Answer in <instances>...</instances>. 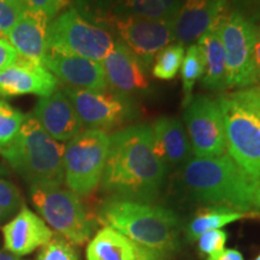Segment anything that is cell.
I'll list each match as a JSON object with an SVG mask.
<instances>
[{"label":"cell","mask_w":260,"mask_h":260,"mask_svg":"<svg viewBox=\"0 0 260 260\" xmlns=\"http://www.w3.org/2000/svg\"><path fill=\"white\" fill-rule=\"evenodd\" d=\"M65 146L51 138L32 115H27L18 135L0 151L30 187H60L64 182Z\"/></svg>","instance_id":"cell-4"},{"label":"cell","mask_w":260,"mask_h":260,"mask_svg":"<svg viewBox=\"0 0 260 260\" xmlns=\"http://www.w3.org/2000/svg\"><path fill=\"white\" fill-rule=\"evenodd\" d=\"M182 74V89H183V106L189 105L193 99V88L198 80L204 75V60L201 51L198 44L188 46L184 53L181 67Z\"/></svg>","instance_id":"cell-25"},{"label":"cell","mask_w":260,"mask_h":260,"mask_svg":"<svg viewBox=\"0 0 260 260\" xmlns=\"http://www.w3.org/2000/svg\"><path fill=\"white\" fill-rule=\"evenodd\" d=\"M183 0H81V11L100 25L113 18L136 17L174 21Z\"/></svg>","instance_id":"cell-13"},{"label":"cell","mask_w":260,"mask_h":260,"mask_svg":"<svg viewBox=\"0 0 260 260\" xmlns=\"http://www.w3.org/2000/svg\"><path fill=\"white\" fill-rule=\"evenodd\" d=\"M107 88L112 93L132 98L144 94L149 88V80L146 74L147 68L123 44L115 40L112 50L102 61Z\"/></svg>","instance_id":"cell-14"},{"label":"cell","mask_w":260,"mask_h":260,"mask_svg":"<svg viewBox=\"0 0 260 260\" xmlns=\"http://www.w3.org/2000/svg\"><path fill=\"white\" fill-rule=\"evenodd\" d=\"M243 105H246L248 109H251L253 112L260 117V87L252 86L248 88L237 89L235 92L230 94Z\"/></svg>","instance_id":"cell-32"},{"label":"cell","mask_w":260,"mask_h":260,"mask_svg":"<svg viewBox=\"0 0 260 260\" xmlns=\"http://www.w3.org/2000/svg\"><path fill=\"white\" fill-rule=\"evenodd\" d=\"M248 217H260L256 212H241L225 206H205L198 211L195 216L188 223L186 236L188 241H197L203 234L218 230Z\"/></svg>","instance_id":"cell-24"},{"label":"cell","mask_w":260,"mask_h":260,"mask_svg":"<svg viewBox=\"0 0 260 260\" xmlns=\"http://www.w3.org/2000/svg\"><path fill=\"white\" fill-rule=\"evenodd\" d=\"M65 95L69 98L75 111L88 129H116L135 116L132 98L106 90H90L65 87Z\"/></svg>","instance_id":"cell-11"},{"label":"cell","mask_w":260,"mask_h":260,"mask_svg":"<svg viewBox=\"0 0 260 260\" xmlns=\"http://www.w3.org/2000/svg\"><path fill=\"white\" fill-rule=\"evenodd\" d=\"M154 152L167 170L182 168L193 158L183 123L175 117H160L151 125Z\"/></svg>","instance_id":"cell-21"},{"label":"cell","mask_w":260,"mask_h":260,"mask_svg":"<svg viewBox=\"0 0 260 260\" xmlns=\"http://www.w3.org/2000/svg\"><path fill=\"white\" fill-rule=\"evenodd\" d=\"M228 0H183L174 19L175 40L191 45L226 14Z\"/></svg>","instance_id":"cell-18"},{"label":"cell","mask_w":260,"mask_h":260,"mask_svg":"<svg viewBox=\"0 0 260 260\" xmlns=\"http://www.w3.org/2000/svg\"><path fill=\"white\" fill-rule=\"evenodd\" d=\"M23 2L28 9L42 12L52 19L60 11L67 0H23Z\"/></svg>","instance_id":"cell-33"},{"label":"cell","mask_w":260,"mask_h":260,"mask_svg":"<svg viewBox=\"0 0 260 260\" xmlns=\"http://www.w3.org/2000/svg\"><path fill=\"white\" fill-rule=\"evenodd\" d=\"M183 119L195 158H214L226 151L225 126L217 100L193 96L186 106Z\"/></svg>","instance_id":"cell-12"},{"label":"cell","mask_w":260,"mask_h":260,"mask_svg":"<svg viewBox=\"0 0 260 260\" xmlns=\"http://www.w3.org/2000/svg\"><path fill=\"white\" fill-rule=\"evenodd\" d=\"M219 21L198 40L204 60L201 83L206 89L214 92H223L226 88V57L220 38Z\"/></svg>","instance_id":"cell-23"},{"label":"cell","mask_w":260,"mask_h":260,"mask_svg":"<svg viewBox=\"0 0 260 260\" xmlns=\"http://www.w3.org/2000/svg\"><path fill=\"white\" fill-rule=\"evenodd\" d=\"M207 260H245L242 253L237 249L228 248L223 249L218 253H214L212 255H209Z\"/></svg>","instance_id":"cell-36"},{"label":"cell","mask_w":260,"mask_h":260,"mask_svg":"<svg viewBox=\"0 0 260 260\" xmlns=\"http://www.w3.org/2000/svg\"><path fill=\"white\" fill-rule=\"evenodd\" d=\"M254 211L260 216V186L258 187L254 195Z\"/></svg>","instance_id":"cell-38"},{"label":"cell","mask_w":260,"mask_h":260,"mask_svg":"<svg viewBox=\"0 0 260 260\" xmlns=\"http://www.w3.org/2000/svg\"><path fill=\"white\" fill-rule=\"evenodd\" d=\"M167 172L154 152L151 125H130L110 135L109 154L100 183L111 198L152 204L159 195Z\"/></svg>","instance_id":"cell-1"},{"label":"cell","mask_w":260,"mask_h":260,"mask_svg":"<svg viewBox=\"0 0 260 260\" xmlns=\"http://www.w3.org/2000/svg\"><path fill=\"white\" fill-rule=\"evenodd\" d=\"M57 88L58 79L44 64L22 57L0 73V96L35 94L42 98L50 95Z\"/></svg>","instance_id":"cell-15"},{"label":"cell","mask_w":260,"mask_h":260,"mask_svg":"<svg viewBox=\"0 0 260 260\" xmlns=\"http://www.w3.org/2000/svg\"><path fill=\"white\" fill-rule=\"evenodd\" d=\"M256 25L242 12H226L219 31L226 57V88L243 89L255 84L253 68Z\"/></svg>","instance_id":"cell-9"},{"label":"cell","mask_w":260,"mask_h":260,"mask_svg":"<svg viewBox=\"0 0 260 260\" xmlns=\"http://www.w3.org/2000/svg\"><path fill=\"white\" fill-rule=\"evenodd\" d=\"M53 236L45 220L25 206L3 228L5 249L17 256L30 254L47 245Z\"/></svg>","instance_id":"cell-19"},{"label":"cell","mask_w":260,"mask_h":260,"mask_svg":"<svg viewBox=\"0 0 260 260\" xmlns=\"http://www.w3.org/2000/svg\"><path fill=\"white\" fill-rule=\"evenodd\" d=\"M0 207L8 216L18 213L23 207V198L12 182L0 178Z\"/></svg>","instance_id":"cell-30"},{"label":"cell","mask_w":260,"mask_h":260,"mask_svg":"<svg viewBox=\"0 0 260 260\" xmlns=\"http://www.w3.org/2000/svg\"><path fill=\"white\" fill-rule=\"evenodd\" d=\"M110 147L106 132L87 129L68 142L64 149V182L69 190L87 197L102 182Z\"/></svg>","instance_id":"cell-6"},{"label":"cell","mask_w":260,"mask_h":260,"mask_svg":"<svg viewBox=\"0 0 260 260\" xmlns=\"http://www.w3.org/2000/svg\"><path fill=\"white\" fill-rule=\"evenodd\" d=\"M255 2H256V3H258V4L260 5V0H255Z\"/></svg>","instance_id":"cell-42"},{"label":"cell","mask_w":260,"mask_h":260,"mask_svg":"<svg viewBox=\"0 0 260 260\" xmlns=\"http://www.w3.org/2000/svg\"><path fill=\"white\" fill-rule=\"evenodd\" d=\"M76 251L70 242L63 237L53 236L47 245L44 246L37 260H77Z\"/></svg>","instance_id":"cell-28"},{"label":"cell","mask_w":260,"mask_h":260,"mask_svg":"<svg viewBox=\"0 0 260 260\" xmlns=\"http://www.w3.org/2000/svg\"><path fill=\"white\" fill-rule=\"evenodd\" d=\"M27 9L23 0H0V34H8Z\"/></svg>","instance_id":"cell-29"},{"label":"cell","mask_w":260,"mask_h":260,"mask_svg":"<svg viewBox=\"0 0 260 260\" xmlns=\"http://www.w3.org/2000/svg\"><path fill=\"white\" fill-rule=\"evenodd\" d=\"M217 103L225 126L228 154L260 183V117L230 94L220 95Z\"/></svg>","instance_id":"cell-8"},{"label":"cell","mask_w":260,"mask_h":260,"mask_svg":"<svg viewBox=\"0 0 260 260\" xmlns=\"http://www.w3.org/2000/svg\"><path fill=\"white\" fill-rule=\"evenodd\" d=\"M99 220L139 245L164 254L180 248V218L167 207L110 198L99 210Z\"/></svg>","instance_id":"cell-3"},{"label":"cell","mask_w":260,"mask_h":260,"mask_svg":"<svg viewBox=\"0 0 260 260\" xmlns=\"http://www.w3.org/2000/svg\"><path fill=\"white\" fill-rule=\"evenodd\" d=\"M254 260H260V254H259V255H258V256H256V258H255V259H254Z\"/></svg>","instance_id":"cell-41"},{"label":"cell","mask_w":260,"mask_h":260,"mask_svg":"<svg viewBox=\"0 0 260 260\" xmlns=\"http://www.w3.org/2000/svg\"><path fill=\"white\" fill-rule=\"evenodd\" d=\"M51 19L42 12L27 9L6 39L19 57L42 64L47 51V30Z\"/></svg>","instance_id":"cell-22"},{"label":"cell","mask_w":260,"mask_h":260,"mask_svg":"<svg viewBox=\"0 0 260 260\" xmlns=\"http://www.w3.org/2000/svg\"><path fill=\"white\" fill-rule=\"evenodd\" d=\"M30 198L45 223L60 237L77 246L88 241L94 224L79 195L61 187H30Z\"/></svg>","instance_id":"cell-7"},{"label":"cell","mask_w":260,"mask_h":260,"mask_svg":"<svg viewBox=\"0 0 260 260\" xmlns=\"http://www.w3.org/2000/svg\"><path fill=\"white\" fill-rule=\"evenodd\" d=\"M19 54L5 38H0V73L18 60Z\"/></svg>","instance_id":"cell-34"},{"label":"cell","mask_w":260,"mask_h":260,"mask_svg":"<svg viewBox=\"0 0 260 260\" xmlns=\"http://www.w3.org/2000/svg\"><path fill=\"white\" fill-rule=\"evenodd\" d=\"M42 129L57 141H70L83 132V124L63 89L38 100L31 113Z\"/></svg>","instance_id":"cell-17"},{"label":"cell","mask_w":260,"mask_h":260,"mask_svg":"<svg viewBox=\"0 0 260 260\" xmlns=\"http://www.w3.org/2000/svg\"><path fill=\"white\" fill-rule=\"evenodd\" d=\"M0 260H22V259L8 251H0Z\"/></svg>","instance_id":"cell-37"},{"label":"cell","mask_w":260,"mask_h":260,"mask_svg":"<svg viewBox=\"0 0 260 260\" xmlns=\"http://www.w3.org/2000/svg\"><path fill=\"white\" fill-rule=\"evenodd\" d=\"M25 116L5 100H0V151L18 135Z\"/></svg>","instance_id":"cell-27"},{"label":"cell","mask_w":260,"mask_h":260,"mask_svg":"<svg viewBox=\"0 0 260 260\" xmlns=\"http://www.w3.org/2000/svg\"><path fill=\"white\" fill-rule=\"evenodd\" d=\"M180 183L187 197L195 203L225 206L241 212H253L254 195L260 186L229 154L193 157L180 169Z\"/></svg>","instance_id":"cell-2"},{"label":"cell","mask_w":260,"mask_h":260,"mask_svg":"<svg viewBox=\"0 0 260 260\" xmlns=\"http://www.w3.org/2000/svg\"><path fill=\"white\" fill-rule=\"evenodd\" d=\"M8 218H9L8 213H6L5 211L3 210L2 207H0V223H3V222H4L5 219H8Z\"/></svg>","instance_id":"cell-39"},{"label":"cell","mask_w":260,"mask_h":260,"mask_svg":"<svg viewBox=\"0 0 260 260\" xmlns=\"http://www.w3.org/2000/svg\"><path fill=\"white\" fill-rule=\"evenodd\" d=\"M228 241V233L225 230H211L198 237V248L203 254L212 255L225 249V243Z\"/></svg>","instance_id":"cell-31"},{"label":"cell","mask_w":260,"mask_h":260,"mask_svg":"<svg viewBox=\"0 0 260 260\" xmlns=\"http://www.w3.org/2000/svg\"><path fill=\"white\" fill-rule=\"evenodd\" d=\"M115 39L87 19L77 9H69L52 19L47 30V50L102 61L112 50Z\"/></svg>","instance_id":"cell-5"},{"label":"cell","mask_w":260,"mask_h":260,"mask_svg":"<svg viewBox=\"0 0 260 260\" xmlns=\"http://www.w3.org/2000/svg\"><path fill=\"white\" fill-rule=\"evenodd\" d=\"M42 64L68 87L90 90H106L103 64L79 56L46 51Z\"/></svg>","instance_id":"cell-16"},{"label":"cell","mask_w":260,"mask_h":260,"mask_svg":"<svg viewBox=\"0 0 260 260\" xmlns=\"http://www.w3.org/2000/svg\"><path fill=\"white\" fill-rule=\"evenodd\" d=\"M3 174H5V170H4V168L0 165V175H3Z\"/></svg>","instance_id":"cell-40"},{"label":"cell","mask_w":260,"mask_h":260,"mask_svg":"<svg viewBox=\"0 0 260 260\" xmlns=\"http://www.w3.org/2000/svg\"><path fill=\"white\" fill-rule=\"evenodd\" d=\"M99 27L115 34L117 40L122 41L145 68L153 63L162 48L176 41L174 21L122 17L109 19Z\"/></svg>","instance_id":"cell-10"},{"label":"cell","mask_w":260,"mask_h":260,"mask_svg":"<svg viewBox=\"0 0 260 260\" xmlns=\"http://www.w3.org/2000/svg\"><path fill=\"white\" fill-rule=\"evenodd\" d=\"M253 68H254V86L260 87V25L256 27L254 48H253Z\"/></svg>","instance_id":"cell-35"},{"label":"cell","mask_w":260,"mask_h":260,"mask_svg":"<svg viewBox=\"0 0 260 260\" xmlns=\"http://www.w3.org/2000/svg\"><path fill=\"white\" fill-rule=\"evenodd\" d=\"M186 48L180 42H172L168 45L154 58L152 75L159 80H172L176 77L181 69Z\"/></svg>","instance_id":"cell-26"},{"label":"cell","mask_w":260,"mask_h":260,"mask_svg":"<svg viewBox=\"0 0 260 260\" xmlns=\"http://www.w3.org/2000/svg\"><path fill=\"white\" fill-rule=\"evenodd\" d=\"M87 260H165L169 255L141 246L110 226L99 230L87 246Z\"/></svg>","instance_id":"cell-20"}]
</instances>
